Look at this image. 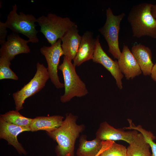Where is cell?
I'll return each instance as SVG.
<instances>
[{
  "label": "cell",
  "instance_id": "cb8c5ba5",
  "mask_svg": "<svg viewBox=\"0 0 156 156\" xmlns=\"http://www.w3.org/2000/svg\"><path fill=\"white\" fill-rule=\"evenodd\" d=\"M7 28L5 22L0 21V44L1 45L6 41V38L8 36Z\"/></svg>",
  "mask_w": 156,
  "mask_h": 156
},
{
  "label": "cell",
  "instance_id": "8fae6325",
  "mask_svg": "<svg viewBox=\"0 0 156 156\" xmlns=\"http://www.w3.org/2000/svg\"><path fill=\"white\" fill-rule=\"evenodd\" d=\"M138 132L135 130L127 131L123 128H115L105 121L100 124L96 133V138L103 141L123 140L130 144Z\"/></svg>",
  "mask_w": 156,
  "mask_h": 156
},
{
  "label": "cell",
  "instance_id": "484cf974",
  "mask_svg": "<svg viewBox=\"0 0 156 156\" xmlns=\"http://www.w3.org/2000/svg\"><path fill=\"white\" fill-rule=\"evenodd\" d=\"M151 12L153 16L156 20V4L155 5L152 4Z\"/></svg>",
  "mask_w": 156,
  "mask_h": 156
},
{
  "label": "cell",
  "instance_id": "5b68a950",
  "mask_svg": "<svg viewBox=\"0 0 156 156\" xmlns=\"http://www.w3.org/2000/svg\"><path fill=\"white\" fill-rule=\"evenodd\" d=\"M17 7L14 4L7 17L5 22L7 27L13 33L23 34L28 38L29 42L37 43L39 40L36 30L37 18L31 14H26L22 12H17Z\"/></svg>",
  "mask_w": 156,
  "mask_h": 156
},
{
  "label": "cell",
  "instance_id": "6da1fadb",
  "mask_svg": "<svg viewBox=\"0 0 156 156\" xmlns=\"http://www.w3.org/2000/svg\"><path fill=\"white\" fill-rule=\"evenodd\" d=\"M77 116L68 114L60 127L53 131L47 132L57 144L55 149L57 156H65L69 153L71 156H74L76 140L85 128L83 125L77 124Z\"/></svg>",
  "mask_w": 156,
  "mask_h": 156
},
{
  "label": "cell",
  "instance_id": "30bf717a",
  "mask_svg": "<svg viewBox=\"0 0 156 156\" xmlns=\"http://www.w3.org/2000/svg\"><path fill=\"white\" fill-rule=\"evenodd\" d=\"M29 42L28 40L21 38L18 34L10 33L8 36L6 42L1 45L0 57L11 61L18 55L29 53Z\"/></svg>",
  "mask_w": 156,
  "mask_h": 156
},
{
  "label": "cell",
  "instance_id": "7402d4cb",
  "mask_svg": "<svg viewBox=\"0 0 156 156\" xmlns=\"http://www.w3.org/2000/svg\"><path fill=\"white\" fill-rule=\"evenodd\" d=\"M103 142L104 148L100 156H127V148L125 146L114 141H103Z\"/></svg>",
  "mask_w": 156,
  "mask_h": 156
},
{
  "label": "cell",
  "instance_id": "7c38bea8",
  "mask_svg": "<svg viewBox=\"0 0 156 156\" xmlns=\"http://www.w3.org/2000/svg\"><path fill=\"white\" fill-rule=\"evenodd\" d=\"M31 131L30 128L19 127L9 123L0 117V138L6 140L20 154L26 155L27 152L18 141V135L21 133Z\"/></svg>",
  "mask_w": 156,
  "mask_h": 156
},
{
  "label": "cell",
  "instance_id": "2e32d148",
  "mask_svg": "<svg viewBox=\"0 0 156 156\" xmlns=\"http://www.w3.org/2000/svg\"><path fill=\"white\" fill-rule=\"evenodd\" d=\"M131 51L144 75H151L154 64L152 60V53L150 49L140 44L133 45Z\"/></svg>",
  "mask_w": 156,
  "mask_h": 156
},
{
  "label": "cell",
  "instance_id": "603a6c76",
  "mask_svg": "<svg viewBox=\"0 0 156 156\" xmlns=\"http://www.w3.org/2000/svg\"><path fill=\"white\" fill-rule=\"evenodd\" d=\"M11 64V61L0 57V80H18V77L10 68Z\"/></svg>",
  "mask_w": 156,
  "mask_h": 156
},
{
  "label": "cell",
  "instance_id": "44dd1931",
  "mask_svg": "<svg viewBox=\"0 0 156 156\" xmlns=\"http://www.w3.org/2000/svg\"><path fill=\"white\" fill-rule=\"evenodd\" d=\"M127 120L129 126L124 127L123 129L125 130H135L141 133L150 146L152 153L151 156H156V143L154 141L156 139V136L151 131L144 129L141 125H138L136 126L131 119H128Z\"/></svg>",
  "mask_w": 156,
  "mask_h": 156
},
{
  "label": "cell",
  "instance_id": "9c48e42d",
  "mask_svg": "<svg viewBox=\"0 0 156 156\" xmlns=\"http://www.w3.org/2000/svg\"><path fill=\"white\" fill-rule=\"evenodd\" d=\"M96 40L92 61L102 65L109 71L115 79L118 87L120 89H122L123 87L122 80L124 75L120 69L118 61L113 60L104 51L99 42V35L97 36Z\"/></svg>",
  "mask_w": 156,
  "mask_h": 156
},
{
  "label": "cell",
  "instance_id": "ba28073f",
  "mask_svg": "<svg viewBox=\"0 0 156 156\" xmlns=\"http://www.w3.org/2000/svg\"><path fill=\"white\" fill-rule=\"evenodd\" d=\"M61 39L54 44L50 46H44L40 49L47 62V71L51 82L57 89L64 87L61 82L58 74V70L61 57L64 55L61 47Z\"/></svg>",
  "mask_w": 156,
  "mask_h": 156
},
{
  "label": "cell",
  "instance_id": "4316f807",
  "mask_svg": "<svg viewBox=\"0 0 156 156\" xmlns=\"http://www.w3.org/2000/svg\"><path fill=\"white\" fill-rule=\"evenodd\" d=\"M103 147H102L101 150L100 151V152L99 153L96 155V156H100V154L102 153V151H103ZM65 156H71L70 154V153H69L67 154Z\"/></svg>",
  "mask_w": 156,
  "mask_h": 156
},
{
  "label": "cell",
  "instance_id": "52a82bcc",
  "mask_svg": "<svg viewBox=\"0 0 156 156\" xmlns=\"http://www.w3.org/2000/svg\"><path fill=\"white\" fill-rule=\"evenodd\" d=\"M106 19L104 25L99 31L104 37L108 44V51L114 57L118 59L121 54L118 42L119 33L121 21L125 15L122 13L117 15L114 14L110 8L106 11Z\"/></svg>",
  "mask_w": 156,
  "mask_h": 156
},
{
  "label": "cell",
  "instance_id": "d4e9b609",
  "mask_svg": "<svg viewBox=\"0 0 156 156\" xmlns=\"http://www.w3.org/2000/svg\"><path fill=\"white\" fill-rule=\"evenodd\" d=\"M151 75L152 79L156 82V63L153 67Z\"/></svg>",
  "mask_w": 156,
  "mask_h": 156
},
{
  "label": "cell",
  "instance_id": "ac0fdd59",
  "mask_svg": "<svg viewBox=\"0 0 156 156\" xmlns=\"http://www.w3.org/2000/svg\"><path fill=\"white\" fill-rule=\"evenodd\" d=\"M86 138L85 135H82L80 138L77 155L96 156L102 147L103 141L96 138L92 140L88 141Z\"/></svg>",
  "mask_w": 156,
  "mask_h": 156
},
{
  "label": "cell",
  "instance_id": "4fadbf2b",
  "mask_svg": "<svg viewBox=\"0 0 156 156\" xmlns=\"http://www.w3.org/2000/svg\"><path fill=\"white\" fill-rule=\"evenodd\" d=\"M118 61L121 72L128 80L133 79L142 73L135 58L127 45H123L122 51Z\"/></svg>",
  "mask_w": 156,
  "mask_h": 156
},
{
  "label": "cell",
  "instance_id": "277c9868",
  "mask_svg": "<svg viewBox=\"0 0 156 156\" xmlns=\"http://www.w3.org/2000/svg\"><path fill=\"white\" fill-rule=\"evenodd\" d=\"M37 23L40 27V31L51 45L61 39L69 29L76 25L68 17H62L51 13L39 17Z\"/></svg>",
  "mask_w": 156,
  "mask_h": 156
},
{
  "label": "cell",
  "instance_id": "5bb4252c",
  "mask_svg": "<svg viewBox=\"0 0 156 156\" xmlns=\"http://www.w3.org/2000/svg\"><path fill=\"white\" fill-rule=\"evenodd\" d=\"M96 41L92 32L86 31L83 34L78 52L73 60V64L75 67L79 66L84 62L92 59Z\"/></svg>",
  "mask_w": 156,
  "mask_h": 156
},
{
  "label": "cell",
  "instance_id": "ffe728a7",
  "mask_svg": "<svg viewBox=\"0 0 156 156\" xmlns=\"http://www.w3.org/2000/svg\"><path fill=\"white\" fill-rule=\"evenodd\" d=\"M0 117L9 123L25 128H30L33 120L23 116L16 110L10 111Z\"/></svg>",
  "mask_w": 156,
  "mask_h": 156
},
{
  "label": "cell",
  "instance_id": "e0dca14e",
  "mask_svg": "<svg viewBox=\"0 0 156 156\" xmlns=\"http://www.w3.org/2000/svg\"><path fill=\"white\" fill-rule=\"evenodd\" d=\"M64 117L60 115L48 116H38L33 118L30 127L31 131L40 130L47 132L53 131L62 124Z\"/></svg>",
  "mask_w": 156,
  "mask_h": 156
},
{
  "label": "cell",
  "instance_id": "7a4b0ae2",
  "mask_svg": "<svg viewBox=\"0 0 156 156\" xmlns=\"http://www.w3.org/2000/svg\"><path fill=\"white\" fill-rule=\"evenodd\" d=\"M152 4L141 3L133 6L129 11L127 20L134 37L156 38V20L151 12Z\"/></svg>",
  "mask_w": 156,
  "mask_h": 156
},
{
  "label": "cell",
  "instance_id": "9a60e30c",
  "mask_svg": "<svg viewBox=\"0 0 156 156\" xmlns=\"http://www.w3.org/2000/svg\"><path fill=\"white\" fill-rule=\"evenodd\" d=\"M82 36L76 25L69 29L61 39L64 56L72 61L75 58L80 45Z\"/></svg>",
  "mask_w": 156,
  "mask_h": 156
},
{
  "label": "cell",
  "instance_id": "d6986e66",
  "mask_svg": "<svg viewBox=\"0 0 156 156\" xmlns=\"http://www.w3.org/2000/svg\"><path fill=\"white\" fill-rule=\"evenodd\" d=\"M150 148L143 135L139 132L127 148V156H151Z\"/></svg>",
  "mask_w": 156,
  "mask_h": 156
},
{
  "label": "cell",
  "instance_id": "8992f818",
  "mask_svg": "<svg viewBox=\"0 0 156 156\" xmlns=\"http://www.w3.org/2000/svg\"><path fill=\"white\" fill-rule=\"evenodd\" d=\"M36 67V72L33 78L20 90L12 94L15 108L18 111L23 109V104L27 99L39 92L44 87L49 79L47 68L43 64L38 62Z\"/></svg>",
  "mask_w": 156,
  "mask_h": 156
},
{
  "label": "cell",
  "instance_id": "3957f363",
  "mask_svg": "<svg viewBox=\"0 0 156 156\" xmlns=\"http://www.w3.org/2000/svg\"><path fill=\"white\" fill-rule=\"evenodd\" d=\"M75 67L71 61L64 56L62 62L58 66L64 82V93L60 97L62 103L69 102L75 97L84 96L88 93L86 84L77 74Z\"/></svg>",
  "mask_w": 156,
  "mask_h": 156
}]
</instances>
